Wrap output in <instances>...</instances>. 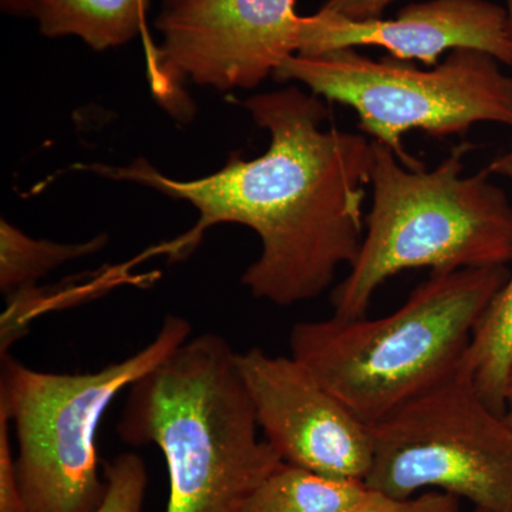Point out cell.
<instances>
[{
	"instance_id": "3",
	"label": "cell",
	"mask_w": 512,
	"mask_h": 512,
	"mask_svg": "<svg viewBox=\"0 0 512 512\" xmlns=\"http://www.w3.org/2000/svg\"><path fill=\"white\" fill-rule=\"evenodd\" d=\"M510 274L507 265L431 274L382 318L296 323L291 356L372 427L461 365L478 320Z\"/></svg>"
},
{
	"instance_id": "6",
	"label": "cell",
	"mask_w": 512,
	"mask_h": 512,
	"mask_svg": "<svg viewBox=\"0 0 512 512\" xmlns=\"http://www.w3.org/2000/svg\"><path fill=\"white\" fill-rule=\"evenodd\" d=\"M272 77L302 83L323 100L350 107L362 134L390 148L410 170L424 165L404 147L409 131L447 138L464 136L480 123L512 127V76L477 50H453L430 69L392 56L370 59L356 49L293 55Z\"/></svg>"
},
{
	"instance_id": "21",
	"label": "cell",
	"mask_w": 512,
	"mask_h": 512,
	"mask_svg": "<svg viewBox=\"0 0 512 512\" xmlns=\"http://www.w3.org/2000/svg\"><path fill=\"white\" fill-rule=\"evenodd\" d=\"M505 9H507L508 19H510L511 33H512V0H505Z\"/></svg>"
},
{
	"instance_id": "16",
	"label": "cell",
	"mask_w": 512,
	"mask_h": 512,
	"mask_svg": "<svg viewBox=\"0 0 512 512\" xmlns=\"http://www.w3.org/2000/svg\"><path fill=\"white\" fill-rule=\"evenodd\" d=\"M352 512H460V498L444 491L394 498L370 490L362 504L357 505Z\"/></svg>"
},
{
	"instance_id": "19",
	"label": "cell",
	"mask_w": 512,
	"mask_h": 512,
	"mask_svg": "<svg viewBox=\"0 0 512 512\" xmlns=\"http://www.w3.org/2000/svg\"><path fill=\"white\" fill-rule=\"evenodd\" d=\"M40 0H0L3 12L13 16H33L35 18Z\"/></svg>"
},
{
	"instance_id": "22",
	"label": "cell",
	"mask_w": 512,
	"mask_h": 512,
	"mask_svg": "<svg viewBox=\"0 0 512 512\" xmlns=\"http://www.w3.org/2000/svg\"><path fill=\"white\" fill-rule=\"evenodd\" d=\"M175 2H178V0H164V6L173 5Z\"/></svg>"
},
{
	"instance_id": "17",
	"label": "cell",
	"mask_w": 512,
	"mask_h": 512,
	"mask_svg": "<svg viewBox=\"0 0 512 512\" xmlns=\"http://www.w3.org/2000/svg\"><path fill=\"white\" fill-rule=\"evenodd\" d=\"M0 512H29L15 473L12 426L0 413Z\"/></svg>"
},
{
	"instance_id": "18",
	"label": "cell",
	"mask_w": 512,
	"mask_h": 512,
	"mask_svg": "<svg viewBox=\"0 0 512 512\" xmlns=\"http://www.w3.org/2000/svg\"><path fill=\"white\" fill-rule=\"evenodd\" d=\"M397 0H328L320 13L338 18L357 20L380 19L384 10Z\"/></svg>"
},
{
	"instance_id": "24",
	"label": "cell",
	"mask_w": 512,
	"mask_h": 512,
	"mask_svg": "<svg viewBox=\"0 0 512 512\" xmlns=\"http://www.w3.org/2000/svg\"><path fill=\"white\" fill-rule=\"evenodd\" d=\"M474 512H490V511L480 510V508H476V511H474Z\"/></svg>"
},
{
	"instance_id": "7",
	"label": "cell",
	"mask_w": 512,
	"mask_h": 512,
	"mask_svg": "<svg viewBox=\"0 0 512 512\" xmlns=\"http://www.w3.org/2000/svg\"><path fill=\"white\" fill-rule=\"evenodd\" d=\"M365 484L394 498L423 488L512 512V426L478 392L466 360L439 383L370 427Z\"/></svg>"
},
{
	"instance_id": "8",
	"label": "cell",
	"mask_w": 512,
	"mask_h": 512,
	"mask_svg": "<svg viewBox=\"0 0 512 512\" xmlns=\"http://www.w3.org/2000/svg\"><path fill=\"white\" fill-rule=\"evenodd\" d=\"M296 0H178L146 36L150 76L170 93L183 79L218 92L254 89L296 55L302 16ZM165 96V94H164Z\"/></svg>"
},
{
	"instance_id": "4",
	"label": "cell",
	"mask_w": 512,
	"mask_h": 512,
	"mask_svg": "<svg viewBox=\"0 0 512 512\" xmlns=\"http://www.w3.org/2000/svg\"><path fill=\"white\" fill-rule=\"evenodd\" d=\"M474 148L463 141L433 170H410L373 141L372 208L356 261L330 295L333 316L363 318L377 289L407 269L512 262V205L490 168L464 175Z\"/></svg>"
},
{
	"instance_id": "23",
	"label": "cell",
	"mask_w": 512,
	"mask_h": 512,
	"mask_svg": "<svg viewBox=\"0 0 512 512\" xmlns=\"http://www.w3.org/2000/svg\"><path fill=\"white\" fill-rule=\"evenodd\" d=\"M507 419H508V421H510L511 426H512V412L507 413Z\"/></svg>"
},
{
	"instance_id": "10",
	"label": "cell",
	"mask_w": 512,
	"mask_h": 512,
	"mask_svg": "<svg viewBox=\"0 0 512 512\" xmlns=\"http://www.w3.org/2000/svg\"><path fill=\"white\" fill-rule=\"evenodd\" d=\"M382 47L403 62L436 67L444 53L477 50L512 66L507 9L490 0H429L412 3L393 19L349 20L315 13L302 16L296 55L339 49Z\"/></svg>"
},
{
	"instance_id": "14",
	"label": "cell",
	"mask_w": 512,
	"mask_h": 512,
	"mask_svg": "<svg viewBox=\"0 0 512 512\" xmlns=\"http://www.w3.org/2000/svg\"><path fill=\"white\" fill-rule=\"evenodd\" d=\"M109 242L97 235L86 242L62 244L29 237L5 218L0 221V289L5 298L36 288L37 281L74 259L96 254Z\"/></svg>"
},
{
	"instance_id": "15",
	"label": "cell",
	"mask_w": 512,
	"mask_h": 512,
	"mask_svg": "<svg viewBox=\"0 0 512 512\" xmlns=\"http://www.w3.org/2000/svg\"><path fill=\"white\" fill-rule=\"evenodd\" d=\"M107 490L96 512H143L148 474L143 458L134 453L119 454L104 466Z\"/></svg>"
},
{
	"instance_id": "2",
	"label": "cell",
	"mask_w": 512,
	"mask_h": 512,
	"mask_svg": "<svg viewBox=\"0 0 512 512\" xmlns=\"http://www.w3.org/2000/svg\"><path fill=\"white\" fill-rule=\"evenodd\" d=\"M258 429L237 352L210 332L131 384L119 423L121 439L164 454L167 512H241L282 463Z\"/></svg>"
},
{
	"instance_id": "13",
	"label": "cell",
	"mask_w": 512,
	"mask_h": 512,
	"mask_svg": "<svg viewBox=\"0 0 512 512\" xmlns=\"http://www.w3.org/2000/svg\"><path fill=\"white\" fill-rule=\"evenodd\" d=\"M369 491L365 481L322 476L282 461L241 512H352Z\"/></svg>"
},
{
	"instance_id": "20",
	"label": "cell",
	"mask_w": 512,
	"mask_h": 512,
	"mask_svg": "<svg viewBox=\"0 0 512 512\" xmlns=\"http://www.w3.org/2000/svg\"><path fill=\"white\" fill-rule=\"evenodd\" d=\"M505 402H507L508 412H512V360L508 369L507 382H505Z\"/></svg>"
},
{
	"instance_id": "5",
	"label": "cell",
	"mask_w": 512,
	"mask_h": 512,
	"mask_svg": "<svg viewBox=\"0 0 512 512\" xmlns=\"http://www.w3.org/2000/svg\"><path fill=\"white\" fill-rule=\"evenodd\" d=\"M191 332L190 320L165 316L143 349L92 373L42 372L2 355L0 413L15 433V473L29 512L99 510L107 490L97 453L104 413Z\"/></svg>"
},
{
	"instance_id": "1",
	"label": "cell",
	"mask_w": 512,
	"mask_h": 512,
	"mask_svg": "<svg viewBox=\"0 0 512 512\" xmlns=\"http://www.w3.org/2000/svg\"><path fill=\"white\" fill-rule=\"evenodd\" d=\"M323 101L296 86L242 101L256 126L271 136L268 150L252 160L232 154L217 173L197 180L167 177L146 158L121 167L74 168L191 204L198 222L175 252L197 247L204 232L218 224L251 228L262 252L242 275V285L255 299L286 308L319 298L340 266L356 261L365 235L373 141L323 128L330 117Z\"/></svg>"
},
{
	"instance_id": "11",
	"label": "cell",
	"mask_w": 512,
	"mask_h": 512,
	"mask_svg": "<svg viewBox=\"0 0 512 512\" xmlns=\"http://www.w3.org/2000/svg\"><path fill=\"white\" fill-rule=\"evenodd\" d=\"M148 6L150 0H40L35 18L43 36L80 37L101 52L144 33Z\"/></svg>"
},
{
	"instance_id": "9",
	"label": "cell",
	"mask_w": 512,
	"mask_h": 512,
	"mask_svg": "<svg viewBox=\"0 0 512 512\" xmlns=\"http://www.w3.org/2000/svg\"><path fill=\"white\" fill-rule=\"evenodd\" d=\"M256 421L285 463L342 480L365 481L372 467L370 427L292 356L237 353Z\"/></svg>"
},
{
	"instance_id": "12",
	"label": "cell",
	"mask_w": 512,
	"mask_h": 512,
	"mask_svg": "<svg viewBox=\"0 0 512 512\" xmlns=\"http://www.w3.org/2000/svg\"><path fill=\"white\" fill-rule=\"evenodd\" d=\"M488 168L512 184V151L495 158ZM464 360L485 403L495 413L507 416L505 382L512 360V271L507 284L478 320Z\"/></svg>"
}]
</instances>
